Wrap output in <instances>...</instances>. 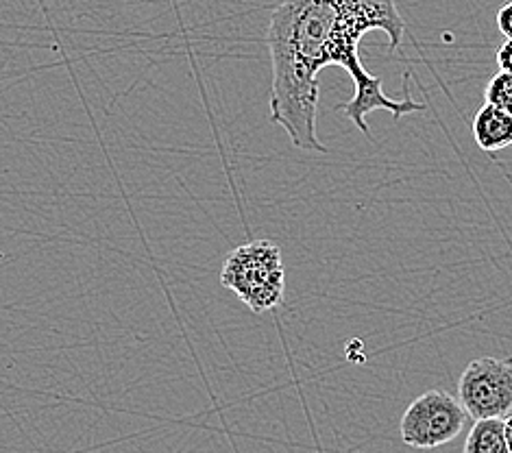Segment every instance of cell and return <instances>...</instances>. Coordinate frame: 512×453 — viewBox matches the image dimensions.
<instances>
[{
    "label": "cell",
    "instance_id": "4",
    "mask_svg": "<svg viewBox=\"0 0 512 453\" xmlns=\"http://www.w3.org/2000/svg\"><path fill=\"white\" fill-rule=\"evenodd\" d=\"M458 401L473 421L506 419L512 414V360H471L458 382Z\"/></svg>",
    "mask_w": 512,
    "mask_h": 453
},
{
    "label": "cell",
    "instance_id": "7",
    "mask_svg": "<svg viewBox=\"0 0 512 453\" xmlns=\"http://www.w3.org/2000/svg\"><path fill=\"white\" fill-rule=\"evenodd\" d=\"M484 99L486 103L504 109L506 114L512 116V72L499 70L497 75H493L491 81L486 83Z\"/></svg>",
    "mask_w": 512,
    "mask_h": 453
},
{
    "label": "cell",
    "instance_id": "6",
    "mask_svg": "<svg viewBox=\"0 0 512 453\" xmlns=\"http://www.w3.org/2000/svg\"><path fill=\"white\" fill-rule=\"evenodd\" d=\"M465 453H510L504 434V419L473 421L465 443Z\"/></svg>",
    "mask_w": 512,
    "mask_h": 453
},
{
    "label": "cell",
    "instance_id": "10",
    "mask_svg": "<svg viewBox=\"0 0 512 453\" xmlns=\"http://www.w3.org/2000/svg\"><path fill=\"white\" fill-rule=\"evenodd\" d=\"M504 434H506V443H508V451L512 453V414H508L504 419Z\"/></svg>",
    "mask_w": 512,
    "mask_h": 453
},
{
    "label": "cell",
    "instance_id": "8",
    "mask_svg": "<svg viewBox=\"0 0 512 453\" xmlns=\"http://www.w3.org/2000/svg\"><path fill=\"white\" fill-rule=\"evenodd\" d=\"M497 29L502 31V35L506 40H512V0L497 11Z\"/></svg>",
    "mask_w": 512,
    "mask_h": 453
},
{
    "label": "cell",
    "instance_id": "5",
    "mask_svg": "<svg viewBox=\"0 0 512 453\" xmlns=\"http://www.w3.org/2000/svg\"><path fill=\"white\" fill-rule=\"evenodd\" d=\"M473 140L486 153H497L512 146V116L491 103H484L473 116Z\"/></svg>",
    "mask_w": 512,
    "mask_h": 453
},
{
    "label": "cell",
    "instance_id": "1",
    "mask_svg": "<svg viewBox=\"0 0 512 453\" xmlns=\"http://www.w3.org/2000/svg\"><path fill=\"white\" fill-rule=\"evenodd\" d=\"M388 35L390 51L404 42L406 20L401 18L395 0H284L266 31V46L273 64L271 120L282 127L295 149L327 153L316 133L319 116V72L327 66H340L353 81V99L340 105V112L362 133H369L367 116L384 109L395 120L414 112H425V105L410 96V72H406V96L388 99L382 92V77L371 75L362 66L360 42L367 33Z\"/></svg>",
    "mask_w": 512,
    "mask_h": 453
},
{
    "label": "cell",
    "instance_id": "2",
    "mask_svg": "<svg viewBox=\"0 0 512 453\" xmlns=\"http://www.w3.org/2000/svg\"><path fill=\"white\" fill-rule=\"evenodd\" d=\"M221 284L247 305L253 314H264L284 301L286 266L273 240L240 244L227 255Z\"/></svg>",
    "mask_w": 512,
    "mask_h": 453
},
{
    "label": "cell",
    "instance_id": "3",
    "mask_svg": "<svg viewBox=\"0 0 512 453\" xmlns=\"http://www.w3.org/2000/svg\"><path fill=\"white\" fill-rule=\"evenodd\" d=\"M462 403L447 390H428L406 408L399 423L404 445L414 449H436L451 443L467 423Z\"/></svg>",
    "mask_w": 512,
    "mask_h": 453
},
{
    "label": "cell",
    "instance_id": "9",
    "mask_svg": "<svg viewBox=\"0 0 512 453\" xmlns=\"http://www.w3.org/2000/svg\"><path fill=\"white\" fill-rule=\"evenodd\" d=\"M497 66L499 70H506V72H512V40H506L502 46L497 48Z\"/></svg>",
    "mask_w": 512,
    "mask_h": 453
}]
</instances>
